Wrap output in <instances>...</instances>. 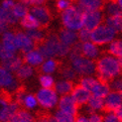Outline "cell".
I'll use <instances>...</instances> for the list:
<instances>
[{"label": "cell", "mask_w": 122, "mask_h": 122, "mask_svg": "<svg viewBox=\"0 0 122 122\" xmlns=\"http://www.w3.org/2000/svg\"><path fill=\"white\" fill-rule=\"evenodd\" d=\"M7 106H8V102L3 98H0V119H1L2 115L4 114L5 110L7 109Z\"/></svg>", "instance_id": "cell-45"}, {"label": "cell", "mask_w": 122, "mask_h": 122, "mask_svg": "<svg viewBox=\"0 0 122 122\" xmlns=\"http://www.w3.org/2000/svg\"><path fill=\"white\" fill-rule=\"evenodd\" d=\"M71 2L69 1V0H57V3H56V6H57V9L59 11H65L66 8H69L71 6Z\"/></svg>", "instance_id": "cell-42"}, {"label": "cell", "mask_w": 122, "mask_h": 122, "mask_svg": "<svg viewBox=\"0 0 122 122\" xmlns=\"http://www.w3.org/2000/svg\"><path fill=\"white\" fill-rule=\"evenodd\" d=\"M33 75H34L33 68L31 66L25 64V65H22L21 68L16 71V78L19 81H23L30 76H32Z\"/></svg>", "instance_id": "cell-26"}, {"label": "cell", "mask_w": 122, "mask_h": 122, "mask_svg": "<svg viewBox=\"0 0 122 122\" xmlns=\"http://www.w3.org/2000/svg\"><path fill=\"white\" fill-rule=\"evenodd\" d=\"M106 3H107V6L106 5L105 6H106V12L108 14V17L115 16L122 13V11L117 3H114V2H106Z\"/></svg>", "instance_id": "cell-36"}, {"label": "cell", "mask_w": 122, "mask_h": 122, "mask_svg": "<svg viewBox=\"0 0 122 122\" xmlns=\"http://www.w3.org/2000/svg\"><path fill=\"white\" fill-rule=\"evenodd\" d=\"M77 7L83 13L90 11H103L105 8V0H77Z\"/></svg>", "instance_id": "cell-10"}, {"label": "cell", "mask_w": 122, "mask_h": 122, "mask_svg": "<svg viewBox=\"0 0 122 122\" xmlns=\"http://www.w3.org/2000/svg\"><path fill=\"white\" fill-rule=\"evenodd\" d=\"M8 30V23L0 20V34H4Z\"/></svg>", "instance_id": "cell-48"}, {"label": "cell", "mask_w": 122, "mask_h": 122, "mask_svg": "<svg viewBox=\"0 0 122 122\" xmlns=\"http://www.w3.org/2000/svg\"><path fill=\"white\" fill-rule=\"evenodd\" d=\"M37 101L39 104L46 109L53 108L58 102L57 92L53 88H42L40 89L36 95Z\"/></svg>", "instance_id": "cell-5"}, {"label": "cell", "mask_w": 122, "mask_h": 122, "mask_svg": "<svg viewBox=\"0 0 122 122\" xmlns=\"http://www.w3.org/2000/svg\"><path fill=\"white\" fill-rule=\"evenodd\" d=\"M118 63H119L120 69H121V74H122V59H118Z\"/></svg>", "instance_id": "cell-52"}, {"label": "cell", "mask_w": 122, "mask_h": 122, "mask_svg": "<svg viewBox=\"0 0 122 122\" xmlns=\"http://www.w3.org/2000/svg\"><path fill=\"white\" fill-rule=\"evenodd\" d=\"M118 93H119V94H120V95H121V97H122V89H121V90H120V91H119V92H118Z\"/></svg>", "instance_id": "cell-53"}, {"label": "cell", "mask_w": 122, "mask_h": 122, "mask_svg": "<svg viewBox=\"0 0 122 122\" xmlns=\"http://www.w3.org/2000/svg\"><path fill=\"white\" fill-rule=\"evenodd\" d=\"M99 55L98 49L94 44L90 42H86L82 44V56L86 59H96Z\"/></svg>", "instance_id": "cell-17"}, {"label": "cell", "mask_w": 122, "mask_h": 122, "mask_svg": "<svg viewBox=\"0 0 122 122\" xmlns=\"http://www.w3.org/2000/svg\"><path fill=\"white\" fill-rule=\"evenodd\" d=\"M58 68H59V62H57V61H55L53 59H50V60H48L47 62L42 64L40 71L42 72H44V74L50 75V74H53Z\"/></svg>", "instance_id": "cell-29"}, {"label": "cell", "mask_w": 122, "mask_h": 122, "mask_svg": "<svg viewBox=\"0 0 122 122\" xmlns=\"http://www.w3.org/2000/svg\"><path fill=\"white\" fill-rule=\"evenodd\" d=\"M37 105V98L33 94H27L24 98L23 101V106L28 109H33Z\"/></svg>", "instance_id": "cell-37"}, {"label": "cell", "mask_w": 122, "mask_h": 122, "mask_svg": "<svg viewBox=\"0 0 122 122\" xmlns=\"http://www.w3.org/2000/svg\"><path fill=\"white\" fill-rule=\"evenodd\" d=\"M103 104H104V100L103 98H100V97H96L94 95H91L90 98L87 102V106L90 107L93 110H102L103 108Z\"/></svg>", "instance_id": "cell-32"}, {"label": "cell", "mask_w": 122, "mask_h": 122, "mask_svg": "<svg viewBox=\"0 0 122 122\" xmlns=\"http://www.w3.org/2000/svg\"><path fill=\"white\" fill-rule=\"evenodd\" d=\"M23 62L26 63L27 65L38 66L43 64V62H44V58H43V56L37 50H33V51L24 55Z\"/></svg>", "instance_id": "cell-15"}, {"label": "cell", "mask_w": 122, "mask_h": 122, "mask_svg": "<svg viewBox=\"0 0 122 122\" xmlns=\"http://www.w3.org/2000/svg\"><path fill=\"white\" fill-rule=\"evenodd\" d=\"M113 114H114L115 116H116V117L122 122V104H121L118 108L115 109V111L113 112Z\"/></svg>", "instance_id": "cell-49"}, {"label": "cell", "mask_w": 122, "mask_h": 122, "mask_svg": "<svg viewBox=\"0 0 122 122\" xmlns=\"http://www.w3.org/2000/svg\"><path fill=\"white\" fill-rule=\"evenodd\" d=\"M115 35L116 32L111 27L107 26L106 24H101L90 32V41L94 45H104L112 42Z\"/></svg>", "instance_id": "cell-3"}, {"label": "cell", "mask_w": 122, "mask_h": 122, "mask_svg": "<svg viewBox=\"0 0 122 122\" xmlns=\"http://www.w3.org/2000/svg\"><path fill=\"white\" fill-rule=\"evenodd\" d=\"M39 81H40V84L43 86V88H54V85H55L54 78L49 75L40 76Z\"/></svg>", "instance_id": "cell-35"}, {"label": "cell", "mask_w": 122, "mask_h": 122, "mask_svg": "<svg viewBox=\"0 0 122 122\" xmlns=\"http://www.w3.org/2000/svg\"><path fill=\"white\" fill-rule=\"evenodd\" d=\"M103 116L99 114H96V113H92L90 114V116L88 118L89 122H103Z\"/></svg>", "instance_id": "cell-44"}, {"label": "cell", "mask_w": 122, "mask_h": 122, "mask_svg": "<svg viewBox=\"0 0 122 122\" xmlns=\"http://www.w3.org/2000/svg\"><path fill=\"white\" fill-rule=\"evenodd\" d=\"M99 83V81L95 80V78H92V77H81L80 80V84L82 85L84 88H86L87 90L91 91L97 84Z\"/></svg>", "instance_id": "cell-33"}, {"label": "cell", "mask_w": 122, "mask_h": 122, "mask_svg": "<svg viewBox=\"0 0 122 122\" xmlns=\"http://www.w3.org/2000/svg\"><path fill=\"white\" fill-rule=\"evenodd\" d=\"M74 82L70 81H59L55 83L54 85V90L56 91L57 93L61 94V95H69V93L71 92L72 88H74Z\"/></svg>", "instance_id": "cell-16"}, {"label": "cell", "mask_w": 122, "mask_h": 122, "mask_svg": "<svg viewBox=\"0 0 122 122\" xmlns=\"http://www.w3.org/2000/svg\"><path fill=\"white\" fill-rule=\"evenodd\" d=\"M55 118L58 122H76V117L72 115L64 112L62 110H58L55 114Z\"/></svg>", "instance_id": "cell-34"}, {"label": "cell", "mask_w": 122, "mask_h": 122, "mask_svg": "<svg viewBox=\"0 0 122 122\" xmlns=\"http://www.w3.org/2000/svg\"><path fill=\"white\" fill-rule=\"evenodd\" d=\"M71 49V47L66 46V45L63 44V43L61 42L60 45H59V48H58L57 56H58V57H61V58H62V57H66L68 54H70Z\"/></svg>", "instance_id": "cell-39"}, {"label": "cell", "mask_w": 122, "mask_h": 122, "mask_svg": "<svg viewBox=\"0 0 122 122\" xmlns=\"http://www.w3.org/2000/svg\"><path fill=\"white\" fill-rule=\"evenodd\" d=\"M19 2L25 5H32V6H42L45 4L46 0H19Z\"/></svg>", "instance_id": "cell-43"}, {"label": "cell", "mask_w": 122, "mask_h": 122, "mask_svg": "<svg viewBox=\"0 0 122 122\" xmlns=\"http://www.w3.org/2000/svg\"><path fill=\"white\" fill-rule=\"evenodd\" d=\"M103 122H121L113 113H108L103 119Z\"/></svg>", "instance_id": "cell-46"}, {"label": "cell", "mask_w": 122, "mask_h": 122, "mask_svg": "<svg viewBox=\"0 0 122 122\" xmlns=\"http://www.w3.org/2000/svg\"><path fill=\"white\" fill-rule=\"evenodd\" d=\"M22 64H23V59L17 56H14L6 60H1V62H0V66L10 72L11 71L16 72L22 66Z\"/></svg>", "instance_id": "cell-14"}, {"label": "cell", "mask_w": 122, "mask_h": 122, "mask_svg": "<svg viewBox=\"0 0 122 122\" xmlns=\"http://www.w3.org/2000/svg\"><path fill=\"white\" fill-rule=\"evenodd\" d=\"M71 94V97L74 98V100L76 101L77 106H82V105L87 104V102L91 96L90 91L87 90L86 88H84L80 83L75 85Z\"/></svg>", "instance_id": "cell-9"}, {"label": "cell", "mask_w": 122, "mask_h": 122, "mask_svg": "<svg viewBox=\"0 0 122 122\" xmlns=\"http://www.w3.org/2000/svg\"><path fill=\"white\" fill-rule=\"evenodd\" d=\"M15 42L17 49L21 50L24 55L33 51L36 48L34 42L23 32H17V34L15 35Z\"/></svg>", "instance_id": "cell-12"}, {"label": "cell", "mask_w": 122, "mask_h": 122, "mask_svg": "<svg viewBox=\"0 0 122 122\" xmlns=\"http://www.w3.org/2000/svg\"><path fill=\"white\" fill-rule=\"evenodd\" d=\"M0 20H2L8 24H16L18 22V18L14 15L12 10L0 7Z\"/></svg>", "instance_id": "cell-27"}, {"label": "cell", "mask_w": 122, "mask_h": 122, "mask_svg": "<svg viewBox=\"0 0 122 122\" xmlns=\"http://www.w3.org/2000/svg\"><path fill=\"white\" fill-rule=\"evenodd\" d=\"M76 122H89V121H88V119H86L85 117L78 116V117L76 119Z\"/></svg>", "instance_id": "cell-50"}, {"label": "cell", "mask_w": 122, "mask_h": 122, "mask_svg": "<svg viewBox=\"0 0 122 122\" xmlns=\"http://www.w3.org/2000/svg\"><path fill=\"white\" fill-rule=\"evenodd\" d=\"M21 26L23 28H26L27 30H37L40 28V24L33 15L28 13L25 17L22 18Z\"/></svg>", "instance_id": "cell-22"}, {"label": "cell", "mask_w": 122, "mask_h": 122, "mask_svg": "<svg viewBox=\"0 0 122 122\" xmlns=\"http://www.w3.org/2000/svg\"><path fill=\"white\" fill-rule=\"evenodd\" d=\"M62 22L66 29L76 31L83 27V12L75 5L62 12Z\"/></svg>", "instance_id": "cell-2"}, {"label": "cell", "mask_w": 122, "mask_h": 122, "mask_svg": "<svg viewBox=\"0 0 122 122\" xmlns=\"http://www.w3.org/2000/svg\"><path fill=\"white\" fill-rule=\"evenodd\" d=\"M12 12H13L14 15L17 18H23L28 14L29 9H28L27 5L23 4L21 2H17V3H15L14 7L12 8Z\"/></svg>", "instance_id": "cell-31"}, {"label": "cell", "mask_w": 122, "mask_h": 122, "mask_svg": "<svg viewBox=\"0 0 122 122\" xmlns=\"http://www.w3.org/2000/svg\"><path fill=\"white\" fill-rule=\"evenodd\" d=\"M0 93H1V90H0Z\"/></svg>", "instance_id": "cell-55"}, {"label": "cell", "mask_w": 122, "mask_h": 122, "mask_svg": "<svg viewBox=\"0 0 122 122\" xmlns=\"http://www.w3.org/2000/svg\"><path fill=\"white\" fill-rule=\"evenodd\" d=\"M30 14L33 15L40 24V28L45 29L52 21L51 12L45 6H33L30 10Z\"/></svg>", "instance_id": "cell-7"}, {"label": "cell", "mask_w": 122, "mask_h": 122, "mask_svg": "<svg viewBox=\"0 0 122 122\" xmlns=\"http://www.w3.org/2000/svg\"><path fill=\"white\" fill-rule=\"evenodd\" d=\"M35 118L28 110L19 109L9 122H34Z\"/></svg>", "instance_id": "cell-18"}, {"label": "cell", "mask_w": 122, "mask_h": 122, "mask_svg": "<svg viewBox=\"0 0 122 122\" xmlns=\"http://www.w3.org/2000/svg\"><path fill=\"white\" fill-rule=\"evenodd\" d=\"M71 68L80 76H91L96 71L95 61H91L84 57H80L71 61Z\"/></svg>", "instance_id": "cell-4"}, {"label": "cell", "mask_w": 122, "mask_h": 122, "mask_svg": "<svg viewBox=\"0 0 122 122\" xmlns=\"http://www.w3.org/2000/svg\"><path fill=\"white\" fill-rule=\"evenodd\" d=\"M106 53L118 59H122V40H113L110 42Z\"/></svg>", "instance_id": "cell-23"}, {"label": "cell", "mask_w": 122, "mask_h": 122, "mask_svg": "<svg viewBox=\"0 0 122 122\" xmlns=\"http://www.w3.org/2000/svg\"><path fill=\"white\" fill-rule=\"evenodd\" d=\"M117 4L119 5V7H120V9L122 11V0H117Z\"/></svg>", "instance_id": "cell-51"}, {"label": "cell", "mask_w": 122, "mask_h": 122, "mask_svg": "<svg viewBox=\"0 0 122 122\" xmlns=\"http://www.w3.org/2000/svg\"><path fill=\"white\" fill-rule=\"evenodd\" d=\"M96 76L100 83L108 85L117 76H121V69L118 60L112 56H104L95 61Z\"/></svg>", "instance_id": "cell-1"}, {"label": "cell", "mask_w": 122, "mask_h": 122, "mask_svg": "<svg viewBox=\"0 0 122 122\" xmlns=\"http://www.w3.org/2000/svg\"><path fill=\"white\" fill-rule=\"evenodd\" d=\"M92 95L96 96V97H100V98H105L108 95V93L110 92V88H109L108 85L102 84V83H98L96 86L91 90Z\"/></svg>", "instance_id": "cell-30"}, {"label": "cell", "mask_w": 122, "mask_h": 122, "mask_svg": "<svg viewBox=\"0 0 122 122\" xmlns=\"http://www.w3.org/2000/svg\"><path fill=\"white\" fill-rule=\"evenodd\" d=\"M15 56V53L8 49H6L3 45L0 44V60H6Z\"/></svg>", "instance_id": "cell-40"}, {"label": "cell", "mask_w": 122, "mask_h": 122, "mask_svg": "<svg viewBox=\"0 0 122 122\" xmlns=\"http://www.w3.org/2000/svg\"><path fill=\"white\" fill-rule=\"evenodd\" d=\"M20 109V106L18 104L17 102L15 101H12L10 103H8V106H7V109L5 110L4 114L2 115L1 119H0V122H9L10 119L14 116L16 114V112Z\"/></svg>", "instance_id": "cell-21"}, {"label": "cell", "mask_w": 122, "mask_h": 122, "mask_svg": "<svg viewBox=\"0 0 122 122\" xmlns=\"http://www.w3.org/2000/svg\"><path fill=\"white\" fill-rule=\"evenodd\" d=\"M15 5V2L13 0H4L2 2V7L5 8V9H9V10H12V8L14 7Z\"/></svg>", "instance_id": "cell-47"}, {"label": "cell", "mask_w": 122, "mask_h": 122, "mask_svg": "<svg viewBox=\"0 0 122 122\" xmlns=\"http://www.w3.org/2000/svg\"><path fill=\"white\" fill-rule=\"evenodd\" d=\"M25 34L34 42L36 47L40 45L41 43L45 40V35L41 31H39V30H27Z\"/></svg>", "instance_id": "cell-28"}, {"label": "cell", "mask_w": 122, "mask_h": 122, "mask_svg": "<svg viewBox=\"0 0 122 122\" xmlns=\"http://www.w3.org/2000/svg\"><path fill=\"white\" fill-rule=\"evenodd\" d=\"M77 37H78V40L80 42H81L82 44L83 43H86V42H89L90 40V32L86 29H81L80 32L77 33Z\"/></svg>", "instance_id": "cell-38"}, {"label": "cell", "mask_w": 122, "mask_h": 122, "mask_svg": "<svg viewBox=\"0 0 122 122\" xmlns=\"http://www.w3.org/2000/svg\"><path fill=\"white\" fill-rule=\"evenodd\" d=\"M14 80L15 78L11 72L0 66V86L7 88Z\"/></svg>", "instance_id": "cell-25"}, {"label": "cell", "mask_w": 122, "mask_h": 122, "mask_svg": "<svg viewBox=\"0 0 122 122\" xmlns=\"http://www.w3.org/2000/svg\"><path fill=\"white\" fill-rule=\"evenodd\" d=\"M59 108L60 110L66 112L72 116H75L76 119L78 117V106L76 105V101L71 97V95H64L59 101Z\"/></svg>", "instance_id": "cell-11"}, {"label": "cell", "mask_w": 122, "mask_h": 122, "mask_svg": "<svg viewBox=\"0 0 122 122\" xmlns=\"http://www.w3.org/2000/svg\"><path fill=\"white\" fill-rule=\"evenodd\" d=\"M122 104V97L118 92L110 91L104 99L102 111L105 113H113L115 109Z\"/></svg>", "instance_id": "cell-8"}, {"label": "cell", "mask_w": 122, "mask_h": 122, "mask_svg": "<svg viewBox=\"0 0 122 122\" xmlns=\"http://www.w3.org/2000/svg\"><path fill=\"white\" fill-rule=\"evenodd\" d=\"M59 39L63 44L72 47L76 43H77L78 37H77V33L71 31L69 29H61L60 30V34H59Z\"/></svg>", "instance_id": "cell-13"}, {"label": "cell", "mask_w": 122, "mask_h": 122, "mask_svg": "<svg viewBox=\"0 0 122 122\" xmlns=\"http://www.w3.org/2000/svg\"><path fill=\"white\" fill-rule=\"evenodd\" d=\"M106 25L111 27L115 32L122 33V13L115 15V16H110L107 17V19L105 20Z\"/></svg>", "instance_id": "cell-20"}, {"label": "cell", "mask_w": 122, "mask_h": 122, "mask_svg": "<svg viewBox=\"0 0 122 122\" xmlns=\"http://www.w3.org/2000/svg\"><path fill=\"white\" fill-rule=\"evenodd\" d=\"M104 21L102 11H90L83 13V28L89 32L93 31Z\"/></svg>", "instance_id": "cell-6"}, {"label": "cell", "mask_w": 122, "mask_h": 122, "mask_svg": "<svg viewBox=\"0 0 122 122\" xmlns=\"http://www.w3.org/2000/svg\"><path fill=\"white\" fill-rule=\"evenodd\" d=\"M109 88L112 91H115V92H119V91L122 89V78H115L113 80L110 84H109Z\"/></svg>", "instance_id": "cell-41"}, {"label": "cell", "mask_w": 122, "mask_h": 122, "mask_svg": "<svg viewBox=\"0 0 122 122\" xmlns=\"http://www.w3.org/2000/svg\"><path fill=\"white\" fill-rule=\"evenodd\" d=\"M2 45L6 49H8V50L15 53L17 50L16 42H15V35L10 31L5 32L2 36Z\"/></svg>", "instance_id": "cell-19"}, {"label": "cell", "mask_w": 122, "mask_h": 122, "mask_svg": "<svg viewBox=\"0 0 122 122\" xmlns=\"http://www.w3.org/2000/svg\"><path fill=\"white\" fill-rule=\"evenodd\" d=\"M121 76V78H122V74H121V76Z\"/></svg>", "instance_id": "cell-54"}, {"label": "cell", "mask_w": 122, "mask_h": 122, "mask_svg": "<svg viewBox=\"0 0 122 122\" xmlns=\"http://www.w3.org/2000/svg\"><path fill=\"white\" fill-rule=\"evenodd\" d=\"M60 75H61V76H63L66 81H72L76 80V75H77V74L75 71V70L72 69L71 66L61 64Z\"/></svg>", "instance_id": "cell-24"}]
</instances>
